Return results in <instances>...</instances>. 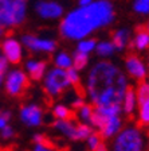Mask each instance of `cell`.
<instances>
[{"label":"cell","mask_w":149,"mask_h":151,"mask_svg":"<svg viewBox=\"0 0 149 151\" xmlns=\"http://www.w3.org/2000/svg\"><path fill=\"white\" fill-rule=\"evenodd\" d=\"M140 105V113H138V119H140L141 124L144 126H149V100L143 101Z\"/></svg>","instance_id":"25"},{"label":"cell","mask_w":149,"mask_h":151,"mask_svg":"<svg viewBox=\"0 0 149 151\" xmlns=\"http://www.w3.org/2000/svg\"><path fill=\"white\" fill-rule=\"evenodd\" d=\"M121 127H122V120H121V117H120V115L109 116L108 119H106L103 127L99 129V131H101V136H103V138H106V139L112 138V136H114L115 134L120 132Z\"/></svg>","instance_id":"12"},{"label":"cell","mask_w":149,"mask_h":151,"mask_svg":"<svg viewBox=\"0 0 149 151\" xmlns=\"http://www.w3.org/2000/svg\"><path fill=\"white\" fill-rule=\"evenodd\" d=\"M0 131H1V136H3L4 139H9L14 136V129H12V127H9L8 124H7L4 128L0 129Z\"/></svg>","instance_id":"32"},{"label":"cell","mask_w":149,"mask_h":151,"mask_svg":"<svg viewBox=\"0 0 149 151\" xmlns=\"http://www.w3.org/2000/svg\"><path fill=\"white\" fill-rule=\"evenodd\" d=\"M83 104H85L83 99H82V97H77V99H74V101H73V108H75V109H79V108H81Z\"/></svg>","instance_id":"34"},{"label":"cell","mask_w":149,"mask_h":151,"mask_svg":"<svg viewBox=\"0 0 149 151\" xmlns=\"http://www.w3.org/2000/svg\"><path fill=\"white\" fill-rule=\"evenodd\" d=\"M145 139L138 128L129 127L120 131L113 142V151H144Z\"/></svg>","instance_id":"4"},{"label":"cell","mask_w":149,"mask_h":151,"mask_svg":"<svg viewBox=\"0 0 149 151\" xmlns=\"http://www.w3.org/2000/svg\"><path fill=\"white\" fill-rule=\"evenodd\" d=\"M96 50L97 54L101 57H110L113 53H114L115 47L112 42H108V41H103V42H99L98 45L96 46Z\"/></svg>","instance_id":"19"},{"label":"cell","mask_w":149,"mask_h":151,"mask_svg":"<svg viewBox=\"0 0 149 151\" xmlns=\"http://www.w3.org/2000/svg\"><path fill=\"white\" fill-rule=\"evenodd\" d=\"M137 107V96H136V91L132 86H128L125 91L124 99L121 103V109L122 112H125L126 115H132L134 112Z\"/></svg>","instance_id":"14"},{"label":"cell","mask_w":149,"mask_h":151,"mask_svg":"<svg viewBox=\"0 0 149 151\" xmlns=\"http://www.w3.org/2000/svg\"><path fill=\"white\" fill-rule=\"evenodd\" d=\"M96 46H97V42L94 39H81V42L78 43V51L85 54H89L91 53L93 50H96Z\"/></svg>","instance_id":"24"},{"label":"cell","mask_w":149,"mask_h":151,"mask_svg":"<svg viewBox=\"0 0 149 151\" xmlns=\"http://www.w3.org/2000/svg\"><path fill=\"white\" fill-rule=\"evenodd\" d=\"M54 128L58 132H61L62 135H65L66 138L71 139V140H77V126H74L71 119H58L54 123Z\"/></svg>","instance_id":"13"},{"label":"cell","mask_w":149,"mask_h":151,"mask_svg":"<svg viewBox=\"0 0 149 151\" xmlns=\"http://www.w3.org/2000/svg\"><path fill=\"white\" fill-rule=\"evenodd\" d=\"M89 54L81 53V51H75L74 57H73V68H75L77 70H82L86 68L87 62H89Z\"/></svg>","instance_id":"18"},{"label":"cell","mask_w":149,"mask_h":151,"mask_svg":"<svg viewBox=\"0 0 149 151\" xmlns=\"http://www.w3.org/2000/svg\"><path fill=\"white\" fill-rule=\"evenodd\" d=\"M0 113H1V111H0Z\"/></svg>","instance_id":"41"},{"label":"cell","mask_w":149,"mask_h":151,"mask_svg":"<svg viewBox=\"0 0 149 151\" xmlns=\"http://www.w3.org/2000/svg\"><path fill=\"white\" fill-rule=\"evenodd\" d=\"M125 68H126V72L136 80H145L146 74H148L146 65L143 60H140L136 55L128 57L125 61Z\"/></svg>","instance_id":"9"},{"label":"cell","mask_w":149,"mask_h":151,"mask_svg":"<svg viewBox=\"0 0 149 151\" xmlns=\"http://www.w3.org/2000/svg\"><path fill=\"white\" fill-rule=\"evenodd\" d=\"M34 151H55L48 142H44V143H35Z\"/></svg>","instance_id":"30"},{"label":"cell","mask_w":149,"mask_h":151,"mask_svg":"<svg viewBox=\"0 0 149 151\" xmlns=\"http://www.w3.org/2000/svg\"><path fill=\"white\" fill-rule=\"evenodd\" d=\"M66 73H67V78H68V82H70V85H78L79 84V80H81V77H79V73H78V70L75 69V68H68V69H66Z\"/></svg>","instance_id":"28"},{"label":"cell","mask_w":149,"mask_h":151,"mask_svg":"<svg viewBox=\"0 0 149 151\" xmlns=\"http://www.w3.org/2000/svg\"><path fill=\"white\" fill-rule=\"evenodd\" d=\"M146 68H148V73H149V58H148V65H146Z\"/></svg>","instance_id":"40"},{"label":"cell","mask_w":149,"mask_h":151,"mask_svg":"<svg viewBox=\"0 0 149 151\" xmlns=\"http://www.w3.org/2000/svg\"><path fill=\"white\" fill-rule=\"evenodd\" d=\"M136 96H137V104H141L143 101L149 100V81L144 80L136 89Z\"/></svg>","instance_id":"21"},{"label":"cell","mask_w":149,"mask_h":151,"mask_svg":"<svg viewBox=\"0 0 149 151\" xmlns=\"http://www.w3.org/2000/svg\"><path fill=\"white\" fill-rule=\"evenodd\" d=\"M134 11L138 14H149V0H136L133 6Z\"/></svg>","instance_id":"27"},{"label":"cell","mask_w":149,"mask_h":151,"mask_svg":"<svg viewBox=\"0 0 149 151\" xmlns=\"http://www.w3.org/2000/svg\"><path fill=\"white\" fill-rule=\"evenodd\" d=\"M6 60L11 63H19L22 60V46L14 38H7L1 45Z\"/></svg>","instance_id":"10"},{"label":"cell","mask_w":149,"mask_h":151,"mask_svg":"<svg viewBox=\"0 0 149 151\" xmlns=\"http://www.w3.org/2000/svg\"><path fill=\"white\" fill-rule=\"evenodd\" d=\"M23 45L31 51H39V53H53L56 49V43L51 39H42V38L34 37V35H24L23 37Z\"/></svg>","instance_id":"7"},{"label":"cell","mask_w":149,"mask_h":151,"mask_svg":"<svg viewBox=\"0 0 149 151\" xmlns=\"http://www.w3.org/2000/svg\"><path fill=\"white\" fill-rule=\"evenodd\" d=\"M43 86L48 96H51V97L59 96L66 88L70 86L66 70L61 69V68H54V69H51L46 74V77H44Z\"/></svg>","instance_id":"5"},{"label":"cell","mask_w":149,"mask_h":151,"mask_svg":"<svg viewBox=\"0 0 149 151\" xmlns=\"http://www.w3.org/2000/svg\"><path fill=\"white\" fill-rule=\"evenodd\" d=\"M54 115H55L56 119H62V120H66V119H71L73 117V111L70 108H67L66 105H62V104H58L55 105L53 109Z\"/></svg>","instance_id":"22"},{"label":"cell","mask_w":149,"mask_h":151,"mask_svg":"<svg viewBox=\"0 0 149 151\" xmlns=\"http://www.w3.org/2000/svg\"><path fill=\"white\" fill-rule=\"evenodd\" d=\"M56 68H61V69H68L73 66V58L68 55L67 53H59L54 60Z\"/></svg>","instance_id":"20"},{"label":"cell","mask_w":149,"mask_h":151,"mask_svg":"<svg viewBox=\"0 0 149 151\" xmlns=\"http://www.w3.org/2000/svg\"><path fill=\"white\" fill-rule=\"evenodd\" d=\"M1 82H3V76H0V85H1Z\"/></svg>","instance_id":"39"},{"label":"cell","mask_w":149,"mask_h":151,"mask_svg":"<svg viewBox=\"0 0 149 151\" xmlns=\"http://www.w3.org/2000/svg\"><path fill=\"white\" fill-rule=\"evenodd\" d=\"M91 113H93V107H90L89 104H83V105L78 109V116H79V119L86 123L90 122Z\"/></svg>","instance_id":"26"},{"label":"cell","mask_w":149,"mask_h":151,"mask_svg":"<svg viewBox=\"0 0 149 151\" xmlns=\"http://www.w3.org/2000/svg\"><path fill=\"white\" fill-rule=\"evenodd\" d=\"M35 8L36 12L44 19H55L63 14L62 6L55 1H39Z\"/></svg>","instance_id":"11"},{"label":"cell","mask_w":149,"mask_h":151,"mask_svg":"<svg viewBox=\"0 0 149 151\" xmlns=\"http://www.w3.org/2000/svg\"><path fill=\"white\" fill-rule=\"evenodd\" d=\"M34 142L35 143H44V142H47V139L42 134H36V135H34Z\"/></svg>","instance_id":"35"},{"label":"cell","mask_w":149,"mask_h":151,"mask_svg":"<svg viewBox=\"0 0 149 151\" xmlns=\"http://www.w3.org/2000/svg\"><path fill=\"white\" fill-rule=\"evenodd\" d=\"M20 120L28 127H38L42 124L43 112L38 105H26L20 109Z\"/></svg>","instance_id":"8"},{"label":"cell","mask_w":149,"mask_h":151,"mask_svg":"<svg viewBox=\"0 0 149 151\" xmlns=\"http://www.w3.org/2000/svg\"><path fill=\"white\" fill-rule=\"evenodd\" d=\"M28 86L27 74L22 70H12L9 72L6 78V91L11 96H20Z\"/></svg>","instance_id":"6"},{"label":"cell","mask_w":149,"mask_h":151,"mask_svg":"<svg viewBox=\"0 0 149 151\" xmlns=\"http://www.w3.org/2000/svg\"><path fill=\"white\" fill-rule=\"evenodd\" d=\"M114 19V9L110 1L98 0L82 6L68 14L61 23V34L67 39H83L96 30L105 27Z\"/></svg>","instance_id":"2"},{"label":"cell","mask_w":149,"mask_h":151,"mask_svg":"<svg viewBox=\"0 0 149 151\" xmlns=\"http://www.w3.org/2000/svg\"><path fill=\"white\" fill-rule=\"evenodd\" d=\"M93 151H108V147H106V146H105V145H103L102 142H101V143H99V145H98V146H97V147H96V148H94V150H93Z\"/></svg>","instance_id":"36"},{"label":"cell","mask_w":149,"mask_h":151,"mask_svg":"<svg viewBox=\"0 0 149 151\" xmlns=\"http://www.w3.org/2000/svg\"><path fill=\"white\" fill-rule=\"evenodd\" d=\"M9 117H11V113L9 112H1L0 113V129L4 128V127L8 124Z\"/></svg>","instance_id":"31"},{"label":"cell","mask_w":149,"mask_h":151,"mask_svg":"<svg viewBox=\"0 0 149 151\" xmlns=\"http://www.w3.org/2000/svg\"><path fill=\"white\" fill-rule=\"evenodd\" d=\"M26 18V0H0V26H19Z\"/></svg>","instance_id":"3"},{"label":"cell","mask_w":149,"mask_h":151,"mask_svg":"<svg viewBox=\"0 0 149 151\" xmlns=\"http://www.w3.org/2000/svg\"><path fill=\"white\" fill-rule=\"evenodd\" d=\"M86 86L87 94L96 105H121L128 80L115 65L101 61L90 69Z\"/></svg>","instance_id":"1"},{"label":"cell","mask_w":149,"mask_h":151,"mask_svg":"<svg viewBox=\"0 0 149 151\" xmlns=\"http://www.w3.org/2000/svg\"><path fill=\"white\" fill-rule=\"evenodd\" d=\"M87 140V146H89V148H90L91 151L94 150V148L97 147V146L101 143V135H98V134H96V132H93L89 138L86 139Z\"/></svg>","instance_id":"29"},{"label":"cell","mask_w":149,"mask_h":151,"mask_svg":"<svg viewBox=\"0 0 149 151\" xmlns=\"http://www.w3.org/2000/svg\"><path fill=\"white\" fill-rule=\"evenodd\" d=\"M26 68H27V72L30 74V77L32 80H35V81H39L41 78H43L44 72H46V62L31 60L26 63Z\"/></svg>","instance_id":"15"},{"label":"cell","mask_w":149,"mask_h":151,"mask_svg":"<svg viewBox=\"0 0 149 151\" xmlns=\"http://www.w3.org/2000/svg\"><path fill=\"white\" fill-rule=\"evenodd\" d=\"M93 0H79V4L81 6H86V4H90Z\"/></svg>","instance_id":"37"},{"label":"cell","mask_w":149,"mask_h":151,"mask_svg":"<svg viewBox=\"0 0 149 151\" xmlns=\"http://www.w3.org/2000/svg\"><path fill=\"white\" fill-rule=\"evenodd\" d=\"M133 46L136 50L138 51H143V50H146L149 47V31L145 30V28H141L138 30L133 39Z\"/></svg>","instance_id":"17"},{"label":"cell","mask_w":149,"mask_h":151,"mask_svg":"<svg viewBox=\"0 0 149 151\" xmlns=\"http://www.w3.org/2000/svg\"><path fill=\"white\" fill-rule=\"evenodd\" d=\"M145 30H148L149 31V20H148V23H146V26H145Z\"/></svg>","instance_id":"38"},{"label":"cell","mask_w":149,"mask_h":151,"mask_svg":"<svg viewBox=\"0 0 149 151\" xmlns=\"http://www.w3.org/2000/svg\"><path fill=\"white\" fill-rule=\"evenodd\" d=\"M94 132L93 127L89 124H78L77 126V140H86Z\"/></svg>","instance_id":"23"},{"label":"cell","mask_w":149,"mask_h":151,"mask_svg":"<svg viewBox=\"0 0 149 151\" xmlns=\"http://www.w3.org/2000/svg\"><path fill=\"white\" fill-rule=\"evenodd\" d=\"M129 42V31L125 28H120L113 34L112 43L114 45L115 50H124Z\"/></svg>","instance_id":"16"},{"label":"cell","mask_w":149,"mask_h":151,"mask_svg":"<svg viewBox=\"0 0 149 151\" xmlns=\"http://www.w3.org/2000/svg\"><path fill=\"white\" fill-rule=\"evenodd\" d=\"M7 62H8V61L6 60V57L0 55V76H3L4 72L7 70Z\"/></svg>","instance_id":"33"}]
</instances>
